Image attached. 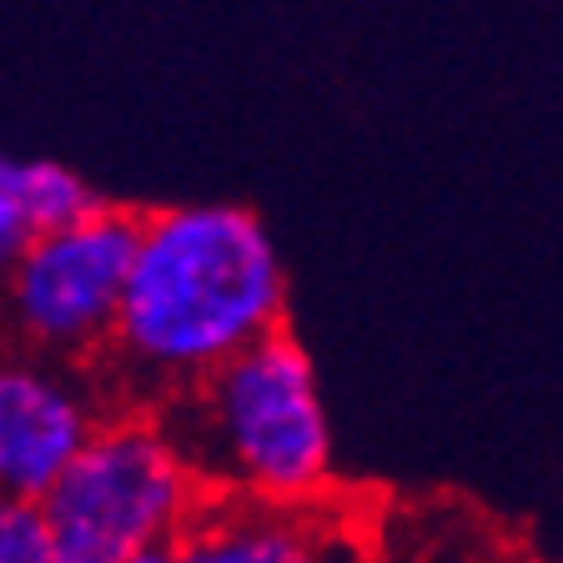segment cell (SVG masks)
<instances>
[{
  "label": "cell",
  "instance_id": "cell-10",
  "mask_svg": "<svg viewBox=\"0 0 563 563\" xmlns=\"http://www.w3.org/2000/svg\"><path fill=\"white\" fill-rule=\"evenodd\" d=\"M121 563H176V543H146V549L126 553Z\"/></svg>",
  "mask_w": 563,
  "mask_h": 563
},
{
  "label": "cell",
  "instance_id": "cell-3",
  "mask_svg": "<svg viewBox=\"0 0 563 563\" xmlns=\"http://www.w3.org/2000/svg\"><path fill=\"white\" fill-rule=\"evenodd\" d=\"M41 504L60 563H121L146 543L181 539L207 504V483L162 412L121 402Z\"/></svg>",
  "mask_w": 563,
  "mask_h": 563
},
{
  "label": "cell",
  "instance_id": "cell-9",
  "mask_svg": "<svg viewBox=\"0 0 563 563\" xmlns=\"http://www.w3.org/2000/svg\"><path fill=\"white\" fill-rule=\"evenodd\" d=\"M31 236H35L31 217H25V211L15 207V201L5 197V191H0V282L11 277L15 257H21L25 246H31Z\"/></svg>",
  "mask_w": 563,
  "mask_h": 563
},
{
  "label": "cell",
  "instance_id": "cell-8",
  "mask_svg": "<svg viewBox=\"0 0 563 563\" xmlns=\"http://www.w3.org/2000/svg\"><path fill=\"white\" fill-rule=\"evenodd\" d=\"M0 563H60L41 498L0 493Z\"/></svg>",
  "mask_w": 563,
  "mask_h": 563
},
{
  "label": "cell",
  "instance_id": "cell-1",
  "mask_svg": "<svg viewBox=\"0 0 563 563\" xmlns=\"http://www.w3.org/2000/svg\"><path fill=\"white\" fill-rule=\"evenodd\" d=\"M287 322V267L267 222L236 201L141 211L117 338L96 363L121 402H166Z\"/></svg>",
  "mask_w": 563,
  "mask_h": 563
},
{
  "label": "cell",
  "instance_id": "cell-2",
  "mask_svg": "<svg viewBox=\"0 0 563 563\" xmlns=\"http://www.w3.org/2000/svg\"><path fill=\"white\" fill-rule=\"evenodd\" d=\"M207 493L282 508H322L338 443L312 352L287 322L201 383L156 402Z\"/></svg>",
  "mask_w": 563,
  "mask_h": 563
},
{
  "label": "cell",
  "instance_id": "cell-6",
  "mask_svg": "<svg viewBox=\"0 0 563 563\" xmlns=\"http://www.w3.org/2000/svg\"><path fill=\"white\" fill-rule=\"evenodd\" d=\"M176 563H357V533L332 528L322 508L207 493V504L176 539Z\"/></svg>",
  "mask_w": 563,
  "mask_h": 563
},
{
  "label": "cell",
  "instance_id": "cell-5",
  "mask_svg": "<svg viewBox=\"0 0 563 563\" xmlns=\"http://www.w3.org/2000/svg\"><path fill=\"white\" fill-rule=\"evenodd\" d=\"M111 387L91 363L51 352H0V493L46 498L101 428Z\"/></svg>",
  "mask_w": 563,
  "mask_h": 563
},
{
  "label": "cell",
  "instance_id": "cell-4",
  "mask_svg": "<svg viewBox=\"0 0 563 563\" xmlns=\"http://www.w3.org/2000/svg\"><path fill=\"white\" fill-rule=\"evenodd\" d=\"M136 242L141 211L111 201L66 227L35 232L11 277L0 282V328L15 347L96 367L117 338Z\"/></svg>",
  "mask_w": 563,
  "mask_h": 563
},
{
  "label": "cell",
  "instance_id": "cell-7",
  "mask_svg": "<svg viewBox=\"0 0 563 563\" xmlns=\"http://www.w3.org/2000/svg\"><path fill=\"white\" fill-rule=\"evenodd\" d=\"M0 191L31 217L35 232L46 227H66L76 217H86L91 207H101L81 172L51 162V156H5L0 152Z\"/></svg>",
  "mask_w": 563,
  "mask_h": 563
}]
</instances>
